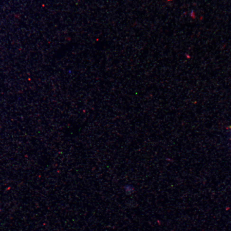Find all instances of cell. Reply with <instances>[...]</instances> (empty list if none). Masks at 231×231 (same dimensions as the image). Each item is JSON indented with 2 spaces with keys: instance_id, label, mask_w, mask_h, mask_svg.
I'll use <instances>...</instances> for the list:
<instances>
[{
  "instance_id": "cell-1",
  "label": "cell",
  "mask_w": 231,
  "mask_h": 231,
  "mask_svg": "<svg viewBox=\"0 0 231 231\" xmlns=\"http://www.w3.org/2000/svg\"><path fill=\"white\" fill-rule=\"evenodd\" d=\"M229 127H230V129H231V126H230Z\"/></svg>"
}]
</instances>
